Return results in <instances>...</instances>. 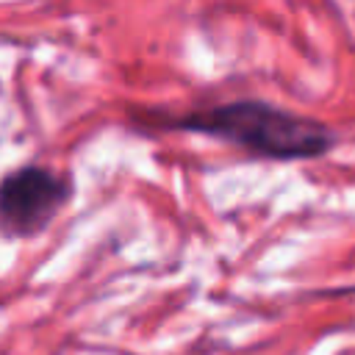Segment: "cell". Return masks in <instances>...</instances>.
Returning <instances> with one entry per match:
<instances>
[{
	"mask_svg": "<svg viewBox=\"0 0 355 355\" xmlns=\"http://www.w3.org/2000/svg\"><path fill=\"white\" fill-rule=\"evenodd\" d=\"M164 125L216 136L277 161L319 158L336 144V133L319 119L286 111L266 100H233L214 108H197Z\"/></svg>",
	"mask_w": 355,
	"mask_h": 355,
	"instance_id": "1",
	"label": "cell"
},
{
	"mask_svg": "<svg viewBox=\"0 0 355 355\" xmlns=\"http://www.w3.org/2000/svg\"><path fill=\"white\" fill-rule=\"evenodd\" d=\"M72 183L44 166H19L0 180V227L8 236L44 230L67 205Z\"/></svg>",
	"mask_w": 355,
	"mask_h": 355,
	"instance_id": "2",
	"label": "cell"
}]
</instances>
